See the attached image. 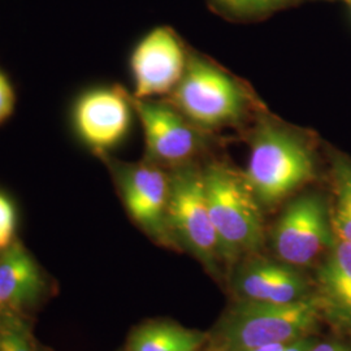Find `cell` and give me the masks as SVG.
Returning a JSON list of instances; mask_svg holds the SVG:
<instances>
[{"instance_id":"1","label":"cell","mask_w":351,"mask_h":351,"mask_svg":"<svg viewBox=\"0 0 351 351\" xmlns=\"http://www.w3.org/2000/svg\"><path fill=\"white\" fill-rule=\"evenodd\" d=\"M203 176L221 256L233 259L258 250L263 242L262 204L245 176L221 164L208 167Z\"/></svg>"},{"instance_id":"2","label":"cell","mask_w":351,"mask_h":351,"mask_svg":"<svg viewBox=\"0 0 351 351\" xmlns=\"http://www.w3.org/2000/svg\"><path fill=\"white\" fill-rule=\"evenodd\" d=\"M243 176L259 203L274 206L314 178V156L288 130L263 126L252 138Z\"/></svg>"},{"instance_id":"3","label":"cell","mask_w":351,"mask_h":351,"mask_svg":"<svg viewBox=\"0 0 351 351\" xmlns=\"http://www.w3.org/2000/svg\"><path fill=\"white\" fill-rule=\"evenodd\" d=\"M176 110L203 129L233 125L247 110L249 98L239 82L216 65L193 56L172 91Z\"/></svg>"},{"instance_id":"4","label":"cell","mask_w":351,"mask_h":351,"mask_svg":"<svg viewBox=\"0 0 351 351\" xmlns=\"http://www.w3.org/2000/svg\"><path fill=\"white\" fill-rule=\"evenodd\" d=\"M322 303L317 298L272 304L249 302L234 311L221 330L226 351H245L267 343H289L306 337Z\"/></svg>"},{"instance_id":"5","label":"cell","mask_w":351,"mask_h":351,"mask_svg":"<svg viewBox=\"0 0 351 351\" xmlns=\"http://www.w3.org/2000/svg\"><path fill=\"white\" fill-rule=\"evenodd\" d=\"M171 233L210 268L221 258L204 185V176L193 165L177 167L171 175L168 204Z\"/></svg>"},{"instance_id":"6","label":"cell","mask_w":351,"mask_h":351,"mask_svg":"<svg viewBox=\"0 0 351 351\" xmlns=\"http://www.w3.org/2000/svg\"><path fill=\"white\" fill-rule=\"evenodd\" d=\"M335 239L326 202L316 194L291 202L277 221L274 246L289 265L304 267L330 249Z\"/></svg>"},{"instance_id":"7","label":"cell","mask_w":351,"mask_h":351,"mask_svg":"<svg viewBox=\"0 0 351 351\" xmlns=\"http://www.w3.org/2000/svg\"><path fill=\"white\" fill-rule=\"evenodd\" d=\"M126 211L147 234L162 242L172 237L168 223L171 175L158 164H120L114 169Z\"/></svg>"},{"instance_id":"8","label":"cell","mask_w":351,"mask_h":351,"mask_svg":"<svg viewBox=\"0 0 351 351\" xmlns=\"http://www.w3.org/2000/svg\"><path fill=\"white\" fill-rule=\"evenodd\" d=\"M133 110V98L119 86L88 90L73 107L75 133L91 150L104 155L128 136Z\"/></svg>"},{"instance_id":"9","label":"cell","mask_w":351,"mask_h":351,"mask_svg":"<svg viewBox=\"0 0 351 351\" xmlns=\"http://www.w3.org/2000/svg\"><path fill=\"white\" fill-rule=\"evenodd\" d=\"M188 59L175 33L165 26L152 29L132 53L130 68L136 99L172 93L185 75Z\"/></svg>"},{"instance_id":"10","label":"cell","mask_w":351,"mask_h":351,"mask_svg":"<svg viewBox=\"0 0 351 351\" xmlns=\"http://www.w3.org/2000/svg\"><path fill=\"white\" fill-rule=\"evenodd\" d=\"M133 106L143 128L149 162L177 168L188 163L199 151L202 141L195 125L178 110L136 98Z\"/></svg>"},{"instance_id":"11","label":"cell","mask_w":351,"mask_h":351,"mask_svg":"<svg viewBox=\"0 0 351 351\" xmlns=\"http://www.w3.org/2000/svg\"><path fill=\"white\" fill-rule=\"evenodd\" d=\"M42 289L39 267L20 241L0 252V314H20Z\"/></svg>"},{"instance_id":"12","label":"cell","mask_w":351,"mask_h":351,"mask_svg":"<svg viewBox=\"0 0 351 351\" xmlns=\"http://www.w3.org/2000/svg\"><path fill=\"white\" fill-rule=\"evenodd\" d=\"M335 233V232H333ZM319 301L339 324L351 329V243L335 234L326 262L319 271Z\"/></svg>"},{"instance_id":"13","label":"cell","mask_w":351,"mask_h":351,"mask_svg":"<svg viewBox=\"0 0 351 351\" xmlns=\"http://www.w3.org/2000/svg\"><path fill=\"white\" fill-rule=\"evenodd\" d=\"M239 291L250 302L285 304L302 300L306 284L297 271L287 265L259 263L241 276Z\"/></svg>"},{"instance_id":"14","label":"cell","mask_w":351,"mask_h":351,"mask_svg":"<svg viewBox=\"0 0 351 351\" xmlns=\"http://www.w3.org/2000/svg\"><path fill=\"white\" fill-rule=\"evenodd\" d=\"M204 339L199 332L159 322L139 328L130 339L128 351H197Z\"/></svg>"},{"instance_id":"15","label":"cell","mask_w":351,"mask_h":351,"mask_svg":"<svg viewBox=\"0 0 351 351\" xmlns=\"http://www.w3.org/2000/svg\"><path fill=\"white\" fill-rule=\"evenodd\" d=\"M336 204L330 219L335 234L351 243V164L336 163L335 168Z\"/></svg>"},{"instance_id":"16","label":"cell","mask_w":351,"mask_h":351,"mask_svg":"<svg viewBox=\"0 0 351 351\" xmlns=\"http://www.w3.org/2000/svg\"><path fill=\"white\" fill-rule=\"evenodd\" d=\"M0 351H37L30 328L20 314H0Z\"/></svg>"},{"instance_id":"17","label":"cell","mask_w":351,"mask_h":351,"mask_svg":"<svg viewBox=\"0 0 351 351\" xmlns=\"http://www.w3.org/2000/svg\"><path fill=\"white\" fill-rule=\"evenodd\" d=\"M223 8L239 16H254L281 8L287 0H216Z\"/></svg>"},{"instance_id":"18","label":"cell","mask_w":351,"mask_h":351,"mask_svg":"<svg viewBox=\"0 0 351 351\" xmlns=\"http://www.w3.org/2000/svg\"><path fill=\"white\" fill-rule=\"evenodd\" d=\"M17 213L13 202L0 191V252L8 249L16 241Z\"/></svg>"},{"instance_id":"19","label":"cell","mask_w":351,"mask_h":351,"mask_svg":"<svg viewBox=\"0 0 351 351\" xmlns=\"http://www.w3.org/2000/svg\"><path fill=\"white\" fill-rule=\"evenodd\" d=\"M16 107V91L10 77L0 69V125L4 124Z\"/></svg>"},{"instance_id":"20","label":"cell","mask_w":351,"mask_h":351,"mask_svg":"<svg viewBox=\"0 0 351 351\" xmlns=\"http://www.w3.org/2000/svg\"><path fill=\"white\" fill-rule=\"evenodd\" d=\"M314 339H308V337H302L300 339H295L293 342L288 343V346L284 349V351H308L314 346Z\"/></svg>"},{"instance_id":"21","label":"cell","mask_w":351,"mask_h":351,"mask_svg":"<svg viewBox=\"0 0 351 351\" xmlns=\"http://www.w3.org/2000/svg\"><path fill=\"white\" fill-rule=\"evenodd\" d=\"M308 351H349L343 345L335 343V342H324V343H315Z\"/></svg>"},{"instance_id":"22","label":"cell","mask_w":351,"mask_h":351,"mask_svg":"<svg viewBox=\"0 0 351 351\" xmlns=\"http://www.w3.org/2000/svg\"><path fill=\"white\" fill-rule=\"evenodd\" d=\"M287 346H288V343H267V345H262V346L245 351H284Z\"/></svg>"},{"instance_id":"23","label":"cell","mask_w":351,"mask_h":351,"mask_svg":"<svg viewBox=\"0 0 351 351\" xmlns=\"http://www.w3.org/2000/svg\"><path fill=\"white\" fill-rule=\"evenodd\" d=\"M341 1H345V3H348V4H351V0H341Z\"/></svg>"}]
</instances>
